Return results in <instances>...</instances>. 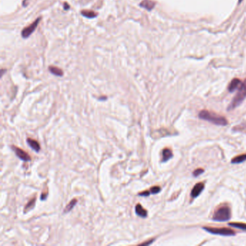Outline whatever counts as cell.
Here are the masks:
<instances>
[{
	"mask_svg": "<svg viewBox=\"0 0 246 246\" xmlns=\"http://www.w3.org/2000/svg\"><path fill=\"white\" fill-rule=\"evenodd\" d=\"M231 218V211L228 206H224L219 207L215 211L213 214V220L217 222H225Z\"/></svg>",
	"mask_w": 246,
	"mask_h": 246,
	"instance_id": "cell-3",
	"label": "cell"
},
{
	"mask_svg": "<svg viewBox=\"0 0 246 246\" xmlns=\"http://www.w3.org/2000/svg\"><path fill=\"white\" fill-rule=\"evenodd\" d=\"M198 116L203 120L212 122V124L218 126H226L227 121L224 116H219L215 113L209 111V110H203L199 113Z\"/></svg>",
	"mask_w": 246,
	"mask_h": 246,
	"instance_id": "cell-1",
	"label": "cell"
},
{
	"mask_svg": "<svg viewBox=\"0 0 246 246\" xmlns=\"http://www.w3.org/2000/svg\"><path fill=\"white\" fill-rule=\"evenodd\" d=\"M40 20H41V17H38L32 25H30V26H28L27 28H24L22 31V38H28V37H29L30 35L34 32V30H36V28H37V26H38V22H39Z\"/></svg>",
	"mask_w": 246,
	"mask_h": 246,
	"instance_id": "cell-5",
	"label": "cell"
},
{
	"mask_svg": "<svg viewBox=\"0 0 246 246\" xmlns=\"http://www.w3.org/2000/svg\"><path fill=\"white\" fill-rule=\"evenodd\" d=\"M35 202H36V197H35L34 198H33V199L30 201V202L28 203L27 205H26L25 208V212H27V211L33 208Z\"/></svg>",
	"mask_w": 246,
	"mask_h": 246,
	"instance_id": "cell-18",
	"label": "cell"
},
{
	"mask_svg": "<svg viewBox=\"0 0 246 246\" xmlns=\"http://www.w3.org/2000/svg\"><path fill=\"white\" fill-rule=\"evenodd\" d=\"M204 188V183H196V185L194 186V187L193 188L191 193H190V196H191V197L194 198L198 197V196L201 194V193L203 191Z\"/></svg>",
	"mask_w": 246,
	"mask_h": 246,
	"instance_id": "cell-7",
	"label": "cell"
},
{
	"mask_svg": "<svg viewBox=\"0 0 246 246\" xmlns=\"http://www.w3.org/2000/svg\"><path fill=\"white\" fill-rule=\"evenodd\" d=\"M150 194H151V193H150V191H149V190H145V191L139 193L138 195L141 196H148L150 195Z\"/></svg>",
	"mask_w": 246,
	"mask_h": 246,
	"instance_id": "cell-21",
	"label": "cell"
},
{
	"mask_svg": "<svg viewBox=\"0 0 246 246\" xmlns=\"http://www.w3.org/2000/svg\"><path fill=\"white\" fill-rule=\"evenodd\" d=\"M155 3L152 0H143L140 4V6L141 7H144L147 10H152L154 7H155Z\"/></svg>",
	"mask_w": 246,
	"mask_h": 246,
	"instance_id": "cell-11",
	"label": "cell"
},
{
	"mask_svg": "<svg viewBox=\"0 0 246 246\" xmlns=\"http://www.w3.org/2000/svg\"><path fill=\"white\" fill-rule=\"evenodd\" d=\"M27 142H28V144L29 145V146L31 147L33 150L37 152H38L40 151V146L39 143H38L36 140H35V139H30V138H28V139H27Z\"/></svg>",
	"mask_w": 246,
	"mask_h": 246,
	"instance_id": "cell-9",
	"label": "cell"
},
{
	"mask_svg": "<svg viewBox=\"0 0 246 246\" xmlns=\"http://www.w3.org/2000/svg\"><path fill=\"white\" fill-rule=\"evenodd\" d=\"M12 148L13 149V151L15 152L16 155H17L20 159H21L22 160L25 162L31 160V157H30V155H28L25 151H24L23 149H21L20 148H19V147L15 146H12Z\"/></svg>",
	"mask_w": 246,
	"mask_h": 246,
	"instance_id": "cell-6",
	"label": "cell"
},
{
	"mask_svg": "<svg viewBox=\"0 0 246 246\" xmlns=\"http://www.w3.org/2000/svg\"><path fill=\"white\" fill-rule=\"evenodd\" d=\"M135 211H136V214L142 218H145L147 216V210L143 208L140 204H136V207H135Z\"/></svg>",
	"mask_w": 246,
	"mask_h": 246,
	"instance_id": "cell-10",
	"label": "cell"
},
{
	"mask_svg": "<svg viewBox=\"0 0 246 246\" xmlns=\"http://www.w3.org/2000/svg\"><path fill=\"white\" fill-rule=\"evenodd\" d=\"M162 155H163V162H167V160H169L170 159H171L172 157H173V152H172V150L170 149H164L163 150V154H162Z\"/></svg>",
	"mask_w": 246,
	"mask_h": 246,
	"instance_id": "cell-12",
	"label": "cell"
},
{
	"mask_svg": "<svg viewBox=\"0 0 246 246\" xmlns=\"http://www.w3.org/2000/svg\"><path fill=\"white\" fill-rule=\"evenodd\" d=\"M242 2V0H239V3H240Z\"/></svg>",
	"mask_w": 246,
	"mask_h": 246,
	"instance_id": "cell-23",
	"label": "cell"
},
{
	"mask_svg": "<svg viewBox=\"0 0 246 246\" xmlns=\"http://www.w3.org/2000/svg\"><path fill=\"white\" fill-rule=\"evenodd\" d=\"M203 229L208 232V233H212L214 235H222V236H233L235 235V232L233 231V229L225 228H215V227H204Z\"/></svg>",
	"mask_w": 246,
	"mask_h": 246,
	"instance_id": "cell-4",
	"label": "cell"
},
{
	"mask_svg": "<svg viewBox=\"0 0 246 246\" xmlns=\"http://www.w3.org/2000/svg\"><path fill=\"white\" fill-rule=\"evenodd\" d=\"M64 6H65V7H64V9H65V10H68L69 8V6L68 5H67V3H65V4H64Z\"/></svg>",
	"mask_w": 246,
	"mask_h": 246,
	"instance_id": "cell-22",
	"label": "cell"
},
{
	"mask_svg": "<svg viewBox=\"0 0 246 246\" xmlns=\"http://www.w3.org/2000/svg\"><path fill=\"white\" fill-rule=\"evenodd\" d=\"M204 169H202V168H198V169H196V171L194 172L193 175L195 176V177H197V176L201 175V174H202L203 173H204Z\"/></svg>",
	"mask_w": 246,
	"mask_h": 246,
	"instance_id": "cell-20",
	"label": "cell"
},
{
	"mask_svg": "<svg viewBox=\"0 0 246 246\" xmlns=\"http://www.w3.org/2000/svg\"><path fill=\"white\" fill-rule=\"evenodd\" d=\"M241 84H242L241 81L239 79H237V78L233 79L229 85V87H228L229 91L230 92V93H233V92H234L235 90L237 89V88H238L241 85Z\"/></svg>",
	"mask_w": 246,
	"mask_h": 246,
	"instance_id": "cell-8",
	"label": "cell"
},
{
	"mask_svg": "<svg viewBox=\"0 0 246 246\" xmlns=\"http://www.w3.org/2000/svg\"><path fill=\"white\" fill-rule=\"evenodd\" d=\"M160 190H161L160 187H159V186H154V187H152L150 188L149 191H150L151 194H158Z\"/></svg>",
	"mask_w": 246,
	"mask_h": 246,
	"instance_id": "cell-19",
	"label": "cell"
},
{
	"mask_svg": "<svg viewBox=\"0 0 246 246\" xmlns=\"http://www.w3.org/2000/svg\"><path fill=\"white\" fill-rule=\"evenodd\" d=\"M82 15L89 18H93L97 16V14L93 11H82Z\"/></svg>",
	"mask_w": 246,
	"mask_h": 246,
	"instance_id": "cell-17",
	"label": "cell"
},
{
	"mask_svg": "<svg viewBox=\"0 0 246 246\" xmlns=\"http://www.w3.org/2000/svg\"><path fill=\"white\" fill-rule=\"evenodd\" d=\"M77 203V200L76 199V198H74L70 202L69 204H67V206H66V208H65L64 209V213H67V212H69V211L75 207V206L76 205V204Z\"/></svg>",
	"mask_w": 246,
	"mask_h": 246,
	"instance_id": "cell-15",
	"label": "cell"
},
{
	"mask_svg": "<svg viewBox=\"0 0 246 246\" xmlns=\"http://www.w3.org/2000/svg\"><path fill=\"white\" fill-rule=\"evenodd\" d=\"M49 70L52 74L56 75V76H62L63 75V71H61V69H60L58 67H49Z\"/></svg>",
	"mask_w": 246,
	"mask_h": 246,
	"instance_id": "cell-14",
	"label": "cell"
},
{
	"mask_svg": "<svg viewBox=\"0 0 246 246\" xmlns=\"http://www.w3.org/2000/svg\"><path fill=\"white\" fill-rule=\"evenodd\" d=\"M229 225L231 227H236L237 229H243V230H246V224H244V223H229Z\"/></svg>",
	"mask_w": 246,
	"mask_h": 246,
	"instance_id": "cell-16",
	"label": "cell"
},
{
	"mask_svg": "<svg viewBox=\"0 0 246 246\" xmlns=\"http://www.w3.org/2000/svg\"><path fill=\"white\" fill-rule=\"evenodd\" d=\"M246 98V79L241 84V85L239 87V90L237 93L235 95V97L233 98V101L231 102L230 105L227 108L228 110H232L237 108L239 105H240L242 102Z\"/></svg>",
	"mask_w": 246,
	"mask_h": 246,
	"instance_id": "cell-2",
	"label": "cell"
},
{
	"mask_svg": "<svg viewBox=\"0 0 246 246\" xmlns=\"http://www.w3.org/2000/svg\"><path fill=\"white\" fill-rule=\"evenodd\" d=\"M246 160V154H243V155H238V156L235 157L232 160L231 163L233 164H239L242 163Z\"/></svg>",
	"mask_w": 246,
	"mask_h": 246,
	"instance_id": "cell-13",
	"label": "cell"
}]
</instances>
